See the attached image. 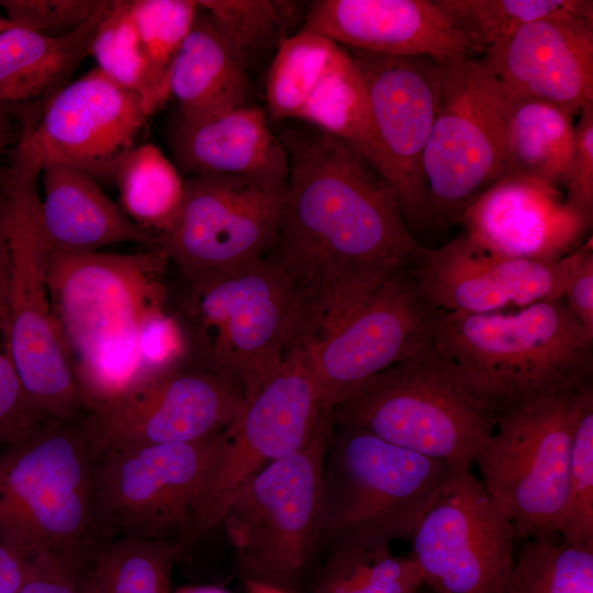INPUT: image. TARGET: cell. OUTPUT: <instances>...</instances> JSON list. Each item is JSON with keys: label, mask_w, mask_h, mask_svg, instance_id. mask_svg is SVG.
<instances>
[{"label": "cell", "mask_w": 593, "mask_h": 593, "mask_svg": "<svg viewBox=\"0 0 593 593\" xmlns=\"http://www.w3.org/2000/svg\"><path fill=\"white\" fill-rule=\"evenodd\" d=\"M109 0H0L15 26L46 35L69 33L107 7Z\"/></svg>", "instance_id": "60d3db41"}, {"label": "cell", "mask_w": 593, "mask_h": 593, "mask_svg": "<svg viewBox=\"0 0 593 593\" xmlns=\"http://www.w3.org/2000/svg\"><path fill=\"white\" fill-rule=\"evenodd\" d=\"M147 118L136 93L96 67L58 90L35 121L18 123L9 167L41 174L48 165H64L114 182Z\"/></svg>", "instance_id": "2e32d148"}, {"label": "cell", "mask_w": 593, "mask_h": 593, "mask_svg": "<svg viewBox=\"0 0 593 593\" xmlns=\"http://www.w3.org/2000/svg\"><path fill=\"white\" fill-rule=\"evenodd\" d=\"M451 473L446 463L367 430L333 425L323 467L320 548L355 535L409 539Z\"/></svg>", "instance_id": "30bf717a"}, {"label": "cell", "mask_w": 593, "mask_h": 593, "mask_svg": "<svg viewBox=\"0 0 593 593\" xmlns=\"http://www.w3.org/2000/svg\"><path fill=\"white\" fill-rule=\"evenodd\" d=\"M37 179L5 167L0 180L10 349L22 384L44 417L71 421L85 412L51 311Z\"/></svg>", "instance_id": "ba28073f"}, {"label": "cell", "mask_w": 593, "mask_h": 593, "mask_svg": "<svg viewBox=\"0 0 593 593\" xmlns=\"http://www.w3.org/2000/svg\"><path fill=\"white\" fill-rule=\"evenodd\" d=\"M97 68L122 89L136 93L147 116L170 97L155 74L130 13V0H110L90 47Z\"/></svg>", "instance_id": "d6a6232c"}, {"label": "cell", "mask_w": 593, "mask_h": 593, "mask_svg": "<svg viewBox=\"0 0 593 593\" xmlns=\"http://www.w3.org/2000/svg\"><path fill=\"white\" fill-rule=\"evenodd\" d=\"M436 113L423 170L434 217L458 219L504 168L505 96L479 59L439 64Z\"/></svg>", "instance_id": "4fadbf2b"}, {"label": "cell", "mask_w": 593, "mask_h": 593, "mask_svg": "<svg viewBox=\"0 0 593 593\" xmlns=\"http://www.w3.org/2000/svg\"><path fill=\"white\" fill-rule=\"evenodd\" d=\"M333 429L324 419L299 451L257 472L223 515L244 580L291 592L320 548L323 467Z\"/></svg>", "instance_id": "9c48e42d"}, {"label": "cell", "mask_w": 593, "mask_h": 593, "mask_svg": "<svg viewBox=\"0 0 593 593\" xmlns=\"http://www.w3.org/2000/svg\"><path fill=\"white\" fill-rule=\"evenodd\" d=\"M244 400L242 390L227 378L186 362L83 413L81 423L97 456L111 449L194 441L222 433Z\"/></svg>", "instance_id": "ac0fdd59"}, {"label": "cell", "mask_w": 593, "mask_h": 593, "mask_svg": "<svg viewBox=\"0 0 593 593\" xmlns=\"http://www.w3.org/2000/svg\"><path fill=\"white\" fill-rule=\"evenodd\" d=\"M186 279L194 363L227 378L248 399L306 332L301 291L267 257Z\"/></svg>", "instance_id": "5b68a950"}, {"label": "cell", "mask_w": 593, "mask_h": 593, "mask_svg": "<svg viewBox=\"0 0 593 593\" xmlns=\"http://www.w3.org/2000/svg\"><path fill=\"white\" fill-rule=\"evenodd\" d=\"M390 544L369 535L328 544L311 593H417L424 584L417 566L410 556H394Z\"/></svg>", "instance_id": "f546056e"}, {"label": "cell", "mask_w": 593, "mask_h": 593, "mask_svg": "<svg viewBox=\"0 0 593 593\" xmlns=\"http://www.w3.org/2000/svg\"><path fill=\"white\" fill-rule=\"evenodd\" d=\"M139 353L148 378L187 362L189 340L182 323L166 306L153 311L139 333Z\"/></svg>", "instance_id": "b9f144b4"}, {"label": "cell", "mask_w": 593, "mask_h": 593, "mask_svg": "<svg viewBox=\"0 0 593 593\" xmlns=\"http://www.w3.org/2000/svg\"><path fill=\"white\" fill-rule=\"evenodd\" d=\"M503 593H593V546L526 539Z\"/></svg>", "instance_id": "d590c367"}, {"label": "cell", "mask_w": 593, "mask_h": 593, "mask_svg": "<svg viewBox=\"0 0 593 593\" xmlns=\"http://www.w3.org/2000/svg\"><path fill=\"white\" fill-rule=\"evenodd\" d=\"M247 593H291L290 591L282 590L269 584L255 582L250 580H244Z\"/></svg>", "instance_id": "c3c4849f"}, {"label": "cell", "mask_w": 593, "mask_h": 593, "mask_svg": "<svg viewBox=\"0 0 593 593\" xmlns=\"http://www.w3.org/2000/svg\"><path fill=\"white\" fill-rule=\"evenodd\" d=\"M301 29L367 53L428 56L441 64L477 54L436 0H316Z\"/></svg>", "instance_id": "603a6c76"}, {"label": "cell", "mask_w": 593, "mask_h": 593, "mask_svg": "<svg viewBox=\"0 0 593 593\" xmlns=\"http://www.w3.org/2000/svg\"><path fill=\"white\" fill-rule=\"evenodd\" d=\"M468 36L477 53L510 37L525 24L573 13L593 19L591 0H436Z\"/></svg>", "instance_id": "8d00e7d4"}, {"label": "cell", "mask_w": 593, "mask_h": 593, "mask_svg": "<svg viewBox=\"0 0 593 593\" xmlns=\"http://www.w3.org/2000/svg\"><path fill=\"white\" fill-rule=\"evenodd\" d=\"M348 51L363 79L379 174L394 190L406 223L423 225L434 219L423 156L436 113L439 64L428 56Z\"/></svg>", "instance_id": "d6986e66"}, {"label": "cell", "mask_w": 593, "mask_h": 593, "mask_svg": "<svg viewBox=\"0 0 593 593\" xmlns=\"http://www.w3.org/2000/svg\"><path fill=\"white\" fill-rule=\"evenodd\" d=\"M409 540L423 583L437 593H503L517 535L471 470L452 472Z\"/></svg>", "instance_id": "9a60e30c"}, {"label": "cell", "mask_w": 593, "mask_h": 593, "mask_svg": "<svg viewBox=\"0 0 593 593\" xmlns=\"http://www.w3.org/2000/svg\"><path fill=\"white\" fill-rule=\"evenodd\" d=\"M45 249L54 325L87 413L149 379L139 333L147 316L166 306L170 261L160 249Z\"/></svg>", "instance_id": "7a4b0ae2"}, {"label": "cell", "mask_w": 593, "mask_h": 593, "mask_svg": "<svg viewBox=\"0 0 593 593\" xmlns=\"http://www.w3.org/2000/svg\"><path fill=\"white\" fill-rule=\"evenodd\" d=\"M14 24L11 23L7 18H3L0 15V32L13 26Z\"/></svg>", "instance_id": "f907efd6"}, {"label": "cell", "mask_w": 593, "mask_h": 593, "mask_svg": "<svg viewBox=\"0 0 593 593\" xmlns=\"http://www.w3.org/2000/svg\"><path fill=\"white\" fill-rule=\"evenodd\" d=\"M329 414L299 342L260 388L244 400L224 430L221 450L181 544L182 552L221 524L232 499L257 472L303 448Z\"/></svg>", "instance_id": "8fae6325"}, {"label": "cell", "mask_w": 593, "mask_h": 593, "mask_svg": "<svg viewBox=\"0 0 593 593\" xmlns=\"http://www.w3.org/2000/svg\"><path fill=\"white\" fill-rule=\"evenodd\" d=\"M417 593H437V592L433 591L430 588L423 584Z\"/></svg>", "instance_id": "816d5d0a"}, {"label": "cell", "mask_w": 593, "mask_h": 593, "mask_svg": "<svg viewBox=\"0 0 593 593\" xmlns=\"http://www.w3.org/2000/svg\"><path fill=\"white\" fill-rule=\"evenodd\" d=\"M504 403L432 339L361 383L331 416L334 426L367 430L457 472L474 465Z\"/></svg>", "instance_id": "277c9868"}, {"label": "cell", "mask_w": 593, "mask_h": 593, "mask_svg": "<svg viewBox=\"0 0 593 593\" xmlns=\"http://www.w3.org/2000/svg\"><path fill=\"white\" fill-rule=\"evenodd\" d=\"M560 536L571 545L593 546V385L584 391L573 434Z\"/></svg>", "instance_id": "74e56055"}, {"label": "cell", "mask_w": 593, "mask_h": 593, "mask_svg": "<svg viewBox=\"0 0 593 593\" xmlns=\"http://www.w3.org/2000/svg\"><path fill=\"white\" fill-rule=\"evenodd\" d=\"M11 111L0 107V156L9 145H14L18 138V127ZM4 174V168L0 166V180Z\"/></svg>", "instance_id": "7dc6e473"}, {"label": "cell", "mask_w": 593, "mask_h": 593, "mask_svg": "<svg viewBox=\"0 0 593 593\" xmlns=\"http://www.w3.org/2000/svg\"><path fill=\"white\" fill-rule=\"evenodd\" d=\"M592 219L567 205L561 188L517 174L499 178L459 217L480 249L540 262L578 250Z\"/></svg>", "instance_id": "44dd1931"}, {"label": "cell", "mask_w": 593, "mask_h": 593, "mask_svg": "<svg viewBox=\"0 0 593 593\" xmlns=\"http://www.w3.org/2000/svg\"><path fill=\"white\" fill-rule=\"evenodd\" d=\"M590 385L505 401L477 456L481 482L517 539L560 536L573 434Z\"/></svg>", "instance_id": "52a82bcc"}, {"label": "cell", "mask_w": 593, "mask_h": 593, "mask_svg": "<svg viewBox=\"0 0 593 593\" xmlns=\"http://www.w3.org/2000/svg\"><path fill=\"white\" fill-rule=\"evenodd\" d=\"M582 246L558 261L540 262L490 254L460 234L439 248H425L409 271L424 299L439 312L517 310L563 299Z\"/></svg>", "instance_id": "ffe728a7"}, {"label": "cell", "mask_w": 593, "mask_h": 593, "mask_svg": "<svg viewBox=\"0 0 593 593\" xmlns=\"http://www.w3.org/2000/svg\"><path fill=\"white\" fill-rule=\"evenodd\" d=\"M286 190L242 176L191 175L156 248L184 277L264 258L278 234Z\"/></svg>", "instance_id": "e0dca14e"}, {"label": "cell", "mask_w": 593, "mask_h": 593, "mask_svg": "<svg viewBox=\"0 0 593 593\" xmlns=\"http://www.w3.org/2000/svg\"><path fill=\"white\" fill-rule=\"evenodd\" d=\"M592 240L583 244L568 278L563 300L572 315L593 336V251Z\"/></svg>", "instance_id": "ee69618b"}, {"label": "cell", "mask_w": 593, "mask_h": 593, "mask_svg": "<svg viewBox=\"0 0 593 593\" xmlns=\"http://www.w3.org/2000/svg\"><path fill=\"white\" fill-rule=\"evenodd\" d=\"M27 567L0 540V593H19Z\"/></svg>", "instance_id": "bcb514c9"}, {"label": "cell", "mask_w": 593, "mask_h": 593, "mask_svg": "<svg viewBox=\"0 0 593 593\" xmlns=\"http://www.w3.org/2000/svg\"><path fill=\"white\" fill-rule=\"evenodd\" d=\"M248 75L216 22L199 5L169 70L170 96L177 101L178 118L199 123L251 105Z\"/></svg>", "instance_id": "484cf974"}, {"label": "cell", "mask_w": 593, "mask_h": 593, "mask_svg": "<svg viewBox=\"0 0 593 593\" xmlns=\"http://www.w3.org/2000/svg\"><path fill=\"white\" fill-rule=\"evenodd\" d=\"M579 114L574 153L562 188L567 205L593 217V102Z\"/></svg>", "instance_id": "7bdbcfd3"}, {"label": "cell", "mask_w": 593, "mask_h": 593, "mask_svg": "<svg viewBox=\"0 0 593 593\" xmlns=\"http://www.w3.org/2000/svg\"><path fill=\"white\" fill-rule=\"evenodd\" d=\"M81 416L46 421L0 449V540L27 568L47 561L83 571L109 540L96 512V454Z\"/></svg>", "instance_id": "3957f363"}, {"label": "cell", "mask_w": 593, "mask_h": 593, "mask_svg": "<svg viewBox=\"0 0 593 593\" xmlns=\"http://www.w3.org/2000/svg\"><path fill=\"white\" fill-rule=\"evenodd\" d=\"M82 571L57 562H36L27 568L19 593H83Z\"/></svg>", "instance_id": "f6af8a7d"}, {"label": "cell", "mask_w": 593, "mask_h": 593, "mask_svg": "<svg viewBox=\"0 0 593 593\" xmlns=\"http://www.w3.org/2000/svg\"><path fill=\"white\" fill-rule=\"evenodd\" d=\"M249 72L276 53L302 22L309 5L293 0H198Z\"/></svg>", "instance_id": "836d02e7"}, {"label": "cell", "mask_w": 593, "mask_h": 593, "mask_svg": "<svg viewBox=\"0 0 593 593\" xmlns=\"http://www.w3.org/2000/svg\"><path fill=\"white\" fill-rule=\"evenodd\" d=\"M38 221L44 246L92 253L118 243L156 248V236L135 224L89 175L64 165L42 169Z\"/></svg>", "instance_id": "d4e9b609"}, {"label": "cell", "mask_w": 593, "mask_h": 593, "mask_svg": "<svg viewBox=\"0 0 593 593\" xmlns=\"http://www.w3.org/2000/svg\"><path fill=\"white\" fill-rule=\"evenodd\" d=\"M181 555L170 540L109 539L81 573L83 593H172V568Z\"/></svg>", "instance_id": "4dcf8cb0"}, {"label": "cell", "mask_w": 593, "mask_h": 593, "mask_svg": "<svg viewBox=\"0 0 593 593\" xmlns=\"http://www.w3.org/2000/svg\"><path fill=\"white\" fill-rule=\"evenodd\" d=\"M295 120L342 141L379 172L366 88L348 48L338 46Z\"/></svg>", "instance_id": "f1b7e54d"}, {"label": "cell", "mask_w": 593, "mask_h": 593, "mask_svg": "<svg viewBox=\"0 0 593 593\" xmlns=\"http://www.w3.org/2000/svg\"><path fill=\"white\" fill-rule=\"evenodd\" d=\"M481 64L507 98H538L578 114L593 102V19L534 20L485 51Z\"/></svg>", "instance_id": "7402d4cb"}, {"label": "cell", "mask_w": 593, "mask_h": 593, "mask_svg": "<svg viewBox=\"0 0 593 593\" xmlns=\"http://www.w3.org/2000/svg\"><path fill=\"white\" fill-rule=\"evenodd\" d=\"M198 9L195 0H130V13L152 68L168 87L172 59Z\"/></svg>", "instance_id": "f35d334b"}, {"label": "cell", "mask_w": 593, "mask_h": 593, "mask_svg": "<svg viewBox=\"0 0 593 593\" xmlns=\"http://www.w3.org/2000/svg\"><path fill=\"white\" fill-rule=\"evenodd\" d=\"M223 439L224 432L97 455L94 502L104 535L170 540L181 549Z\"/></svg>", "instance_id": "7c38bea8"}, {"label": "cell", "mask_w": 593, "mask_h": 593, "mask_svg": "<svg viewBox=\"0 0 593 593\" xmlns=\"http://www.w3.org/2000/svg\"><path fill=\"white\" fill-rule=\"evenodd\" d=\"M172 593H231L222 588L212 585H197L179 588Z\"/></svg>", "instance_id": "681fc988"}, {"label": "cell", "mask_w": 593, "mask_h": 593, "mask_svg": "<svg viewBox=\"0 0 593 593\" xmlns=\"http://www.w3.org/2000/svg\"><path fill=\"white\" fill-rule=\"evenodd\" d=\"M278 138L289 177L265 257L296 284L314 324L411 269L425 247L392 187L351 147L309 124L287 126Z\"/></svg>", "instance_id": "6da1fadb"}, {"label": "cell", "mask_w": 593, "mask_h": 593, "mask_svg": "<svg viewBox=\"0 0 593 593\" xmlns=\"http://www.w3.org/2000/svg\"><path fill=\"white\" fill-rule=\"evenodd\" d=\"M121 206L139 227L155 236L176 219L184 180L175 165L153 144L136 145L121 160L114 176Z\"/></svg>", "instance_id": "1f68e13d"}, {"label": "cell", "mask_w": 593, "mask_h": 593, "mask_svg": "<svg viewBox=\"0 0 593 593\" xmlns=\"http://www.w3.org/2000/svg\"><path fill=\"white\" fill-rule=\"evenodd\" d=\"M107 7L78 29L61 35H46L15 25L0 32V107L12 114L26 112L38 116L45 103L68 83L90 55Z\"/></svg>", "instance_id": "4316f807"}, {"label": "cell", "mask_w": 593, "mask_h": 593, "mask_svg": "<svg viewBox=\"0 0 593 593\" xmlns=\"http://www.w3.org/2000/svg\"><path fill=\"white\" fill-rule=\"evenodd\" d=\"M573 115L538 98L505 97V174L528 176L562 188L574 153Z\"/></svg>", "instance_id": "83f0119b"}, {"label": "cell", "mask_w": 593, "mask_h": 593, "mask_svg": "<svg viewBox=\"0 0 593 593\" xmlns=\"http://www.w3.org/2000/svg\"><path fill=\"white\" fill-rule=\"evenodd\" d=\"M168 142L177 167L189 176L233 175L287 187L286 149L253 104L199 123L177 116Z\"/></svg>", "instance_id": "cb8c5ba5"}, {"label": "cell", "mask_w": 593, "mask_h": 593, "mask_svg": "<svg viewBox=\"0 0 593 593\" xmlns=\"http://www.w3.org/2000/svg\"><path fill=\"white\" fill-rule=\"evenodd\" d=\"M5 262L0 258V449L48 421L27 395L13 363L5 304Z\"/></svg>", "instance_id": "ab89813d"}, {"label": "cell", "mask_w": 593, "mask_h": 593, "mask_svg": "<svg viewBox=\"0 0 593 593\" xmlns=\"http://www.w3.org/2000/svg\"><path fill=\"white\" fill-rule=\"evenodd\" d=\"M339 44L300 29L277 48L266 77V98L273 120L296 119Z\"/></svg>", "instance_id": "e575fe53"}, {"label": "cell", "mask_w": 593, "mask_h": 593, "mask_svg": "<svg viewBox=\"0 0 593 593\" xmlns=\"http://www.w3.org/2000/svg\"><path fill=\"white\" fill-rule=\"evenodd\" d=\"M433 343L504 401L592 382L593 336L563 299L510 312H440Z\"/></svg>", "instance_id": "8992f818"}, {"label": "cell", "mask_w": 593, "mask_h": 593, "mask_svg": "<svg viewBox=\"0 0 593 593\" xmlns=\"http://www.w3.org/2000/svg\"><path fill=\"white\" fill-rule=\"evenodd\" d=\"M439 313L405 270L318 322L301 342L325 406L429 343Z\"/></svg>", "instance_id": "5bb4252c"}]
</instances>
